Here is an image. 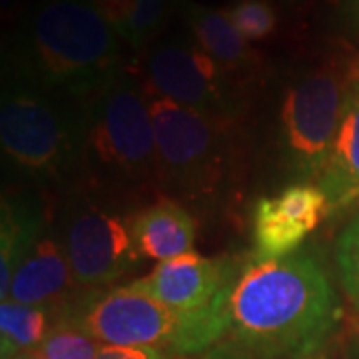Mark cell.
Here are the masks:
<instances>
[{
  "label": "cell",
  "instance_id": "cell-1",
  "mask_svg": "<svg viewBox=\"0 0 359 359\" xmlns=\"http://www.w3.org/2000/svg\"><path fill=\"white\" fill-rule=\"evenodd\" d=\"M339 304L316 257H254L228 295V334L262 359L308 355L334 330Z\"/></svg>",
  "mask_w": 359,
  "mask_h": 359
},
{
  "label": "cell",
  "instance_id": "cell-2",
  "mask_svg": "<svg viewBox=\"0 0 359 359\" xmlns=\"http://www.w3.org/2000/svg\"><path fill=\"white\" fill-rule=\"evenodd\" d=\"M13 78L84 100L122 66V39L94 0H39L25 14L11 50Z\"/></svg>",
  "mask_w": 359,
  "mask_h": 359
},
{
  "label": "cell",
  "instance_id": "cell-3",
  "mask_svg": "<svg viewBox=\"0 0 359 359\" xmlns=\"http://www.w3.org/2000/svg\"><path fill=\"white\" fill-rule=\"evenodd\" d=\"M58 321L76 325L106 346L152 347L190 355L228 334V297L202 311H176L128 283L106 292L88 290Z\"/></svg>",
  "mask_w": 359,
  "mask_h": 359
},
{
  "label": "cell",
  "instance_id": "cell-4",
  "mask_svg": "<svg viewBox=\"0 0 359 359\" xmlns=\"http://www.w3.org/2000/svg\"><path fill=\"white\" fill-rule=\"evenodd\" d=\"M0 144L4 158L28 176L66 178L86 162L82 104L11 76L2 92Z\"/></svg>",
  "mask_w": 359,
  "mask_h": 359
},
{
  "label": "cell",
  "instance_id": "cell-5",
  "mask_svg": "<svg viewBox=\"0 0 359 359\" xmlns=\"http://www.w3.org/2000/svg\"><path fill=\"white\" fill-rule=\"evenodd\" d=\"M82 104L86 164L120 184L156 180V136L150 94L138 78L120 70Z\"/></svg>",
  "mask_w": 359,
  "mask_h": 359
},
{
  "label": "cell",
  "instance_id": "cell-6",
  "mask_svg": "<svg viewBox=\"0 0 359 359\" xmlns=\"http://www.w3.org/2000/svg\"><path fill=\"white\" fill-rule=\"evenodd\" d=\"M156 136V180L190 202L216 198L230 158V120L150 96Z\"/></svg>",
  "mask_w": 359,
  "mask_h": 359
},
{
  "label": "cell",
  "instance_id": "cell-7",
  "mask_svg": "<svg viewBox=\"0 0 359 359\" xmlns=\"http://www.w3.org/2000/svg\"><path fill=\"white\" fill-rule=\"evenodd\" d=\"M349 78L335 66L308 68L285 88L280 112L282 154L302 182H320L334 146Z\"/></svg>",
  "mask_w": 359,
  "mask_h": 359
},
{
  "label": "cell",
  "instance_id": "cell-8",
  "mask_svg": "<svg viewBox=\"0 0 359 359\" xmlns=\"http://www.w3.org/2000/svg\"><path fill=\"white\" fill-rule=\"evenodd\" d=\"M58 238L80 287L100 290L112 285L138 266L130 222L94 198L76 196L60 218Z\"/></svg>",
  "mask_w": 359,
  "mask_h": 359
},
{
  "label": "cell",
  "instance_id": "cell-9",
  "mask_svg": "<svg viewBox=\"0 0 359 359\" xmlns=\"http://www.w3.org/2000/svg\"><path fill=\"white\" fill-rule=\"evenodd\" d=\"M230 76L190 40L156 42L142 62V80L150 96L233 122L240 114V98Z\"/></svg>",
  "mask_w": 359,
  "mask_h": 359
},
{
  "label": "cell",
  "instance_id": "cell-10",
  "mask_svg": "<svg viewBox=\"0 0 359 359\" xmlns=\"http://www.w3.org/2000/svg\"><path fill=\"white\" fill-rule=\"evenodd\" d=\"M238 269L228 259L186 254L160 262L152 273L130 283L176 311H202L224 302Z\"/></svg>",
  "mask_w": 359,
  "mask_h": 359
},
{
  "label": "cell",
  "instance_id": "cell-11",
  "mask_svg": "<svg viewBox=\"0 0 359 359\" xmlns=\"http://www.w3.org/2000/svg\"><path fill=\"white\" fill-rule=\"evenodd\" d=\"M332 204L318 184L299 182L276 198H262L254 210V242L257 257H283L320 226Z\"/></svg>",
  "mask_w": 359,
  "mask_h": 359
},
{
  "label": "cell",
  "instance_id": "cell-12",
  "mask_svg": "<svg viewBox=\"0 0 359 359\" xmlns=\"http://www.w3.org/2000/svg\"><path fill=\"white\" fill-rule=\"evenodd\" d=\"M74 287L80 285L74 280L60 238L42 233L20 268L16 269L6 299L50 309L60 320L65 309L74 302Z\"/></svg>",
  "mask_w": 359,
  "mask_h": 359
},
{
  "label": "cell",
  "instance_id": "cell-13",
  "mask_svg": "<svg viewBox=\"0 0 359 359\" xmlns=\"http://www.w3.org/2000/svg\"><path fill=\"white\" fill-rule=\"evenodd\" d=\"M180 11L196 44L228 74H252L259 68L262 56L231 25L226 11L210 8L192 0H182Z\"/></svg>",
  "mask_w": 359,
  "mask_h": 359
},
{
  "label": "cell",
  "instance_id": "cell-14",
  "mask_svg": "<svg viewBox=\"0 0 359 359\" xmlns=\"http://www.w3.org/2000/svg\"><path fill=\"white\" fill-rule=\"evenodd\" d=\"M318 186L330 198L332 210L359 200V82L351 74L334 146Z\"/></svg>",
  "mask_w": 359,
  "mask_h": 359
},
{
  "label": "cell",
  "instance_id": "cell-15",
  "mask_svg": "<svg viewBox=\"0 0 359 359\" xmlns=\"http://www.w3.org/2000/svg\"><path fill=\"white\" fill-rule=\"evenodd\" d=\"M130 231L142 257L166 262L194 250L196 222L176 200L164 198L130 218Z\"/></svg>",
  "mask_w": 359,
  "mask_h": 359
},
{
  "label": "cell",
  "instance_id": "cell-16",
  "mask_svg": "<svg viewBox=\"0 0 359 359\" xmlns=\"http://www.w3.org/2000/svg\"><path fill=\"white\" fill-rule=\"evenodd\" d=\"M46 224V212L34 198H4L0 222V297L6 299L16 269L36 245Z\"/></svg>",
  "mask_w": 359,
  "mask_h": 359
},
{
  "label": "cell",
  "instance_id": "cell-17",
  "mask_svg": "<svg viewBox=\"0 0 359 359\" xmlns=\"http://www.w3.org/2000/svg\"><path fill=\"white\" fill-rule=\"evenodd\" d=\"M172 0H94L98 11L132 48H144L162 32Z\"/></svg>",
  "mask_w": 359,
  "mask_h": 359
},
{
  "label": "cell",
  "instance_id": "cell-18",
  "mask_svg": "<svg viewBox=\"0 0 359 359\" xmlns=\"http://www.w3.org/2000/svg\"><path fill=\"white\" fill-rule=\"evenodd\" d=\"M56 313L39 306L4 299L0 306V349L2 359L39 349L44 337L56 325Z\"/></svg>",
  "mask_w": 359,
  "mask_h": 359
},
{
  "label": "cell",
  "instance_id": "cell-19",
  "mask_svg": "<svg viewBox=\"0 0 359 359\" xmlns=\"http://www.w3.org/2000/svg\"><path fill=\"white\" fill-rule=\"evenodd\" d=\"M104 344L68 321H56L39 351L46 359H98Z\"/></svg>",
  "mask_w": 359,
  "mask_h": 359
},
{
  "label": "cell",
  "instance_id": "cell-20",
  "mask_svg": "<svg viewBox=\"0 0 359 359\" xmlns=\"http://www.w3.org/2000/svg\"><path fill=\"white\" fill-rule=\"evenodd\" d=\"M226 14L248 42L269 39L278 28V13L269 0H236Z\"/></svg>",
  "mask_w": 359,
  "mask_h": 359
},
{
  "label": "cell",
  "instance_id": "cell-21",
  "mask_svg": "<svg viewBox=\"0 0 359 359\" xmlns=\"http://www.w3.org/2000/svg\"><path fill=\"white\" fill-rule=\"evenodd\" d=\"M335 264L346 294L359 308V218L339 233L335 245Z\"/></svg>",
  "mask_w": 359,
  "mask_h": 359
},
{
  "label": "cell",
  "instance_id": "cell-22",
  "mask_svg": "<svg viewBox=\"0 0 359 359\" xmlns=\"http://www.w3.org/2000/svg\"><path fill=\"white\" fill-rule=\"evenodd\" d=\"M98 359H168V355L166 351L152 347H120L104 344Z\"/></svg>",
  "mask_w": 359,
  "mask_h": 359
},
{
  "label": "cell",
  "instance_id": "cell-23",
  "mask_svg": "<svg viewBox=\"0 0 359 359\" xmlns=\"http://www.w3.org/2000/svg\"><path fill=\"white\" fill-rule=\"evenodd\" d=\"M14 359H46L42 353H40L39 349H32V351H26V353H20V355H16Z\"/></svg>",
  "mask_w": 359,
  "mask_h": 359
},
{
  "label": "cell",
  "instance_id": "cell-24",
  "mask_svg": "<svg viewBox=\"0 0 359 359\" xmlns=\"http://www.w3.org/2000/svg\"><path fill=\"white\" fill-rule=\"evenodd\" d=\"M351 6H353V11H355V16L359 18V0H351Z\"/></svg>",
  "mask_w": 359,
  "mask_h": 359
},
{
  "label": "cell",
  "instance_id": "cell-25",
  "mask_svg": "<svg viewBox=\"0 0 359 359\" xmlns=\"http://www.w3.org/2000/svg\"><path fill=\"white\" fill-rule=\"evenodd\" d=\"M351 78H355V80L359 82V66H355V68H353V72H351Z\"/></svg>",
  "mask_w": 359,
  "mask_h": 359
},
{
  "label": "cell",
  "instance_id": "cell-26",
  "mask_svg": "<svg viewBox=\"0 0 359 359\" xmlns=\"http://www.w3.org/2000/svg\"><path fill=\"white\" fill-rule=\"evenodd\" d=\"M14 2H16V0H2V6H4V8H6V6H13Z\"/></svg>",
  "mask_w": 359,
  "mask_h": 359
}]
</instances>
